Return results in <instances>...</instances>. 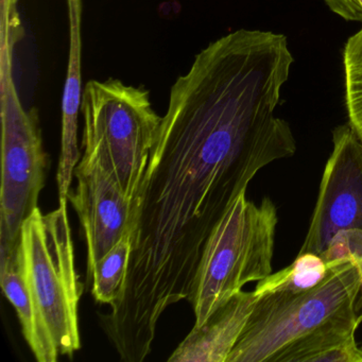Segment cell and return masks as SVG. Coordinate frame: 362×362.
<instances>
[{"label":"cell","instance_id":"6","mask_svg":"<svg viewBox=\"0 0 362 362\" xmlns=\"http://www.w3.org/2000/svg\"><path fill=\"white\" fill-rule=\"evenodd\" d=\"M0 266H4L18 258L23 224L37 209L48 158L39 113L35 107L24 109L12 73L0 74Z\"/></svg>","mask_w":362,"mask_h":362},{"label":"cell","instance_id":"7","mask_svg":"<svg viewBox=\"0 0 362 362\" xmlns=\"http://www.w3.org/2000/svg\"><path fill=\"white\" fill-rule=\"evenodd\" d=\"M349 228L362 230V143L346 124L332 131V151L300 253L322 254L339 230Z\"/></svg>","mask_w":362,"mask_h":362},{"label":"cell","instance_id":"2","mask_svg":"<svg viewBox=\"0 0 362 362\" xmlns=\"http://www.w3.org/2000/svg\"><path fill=\"white\" fill-rule=\"evenodd\" d=\"M18 267L35 308L43 362L81 347L78 304L84 286L75 264L67 202L43 215L37 207L24 222Z\"/></svg>","mask_w":362,"mask_h":362},{"label":"cell","instance_id":"9","mask_svg":"<svg viewBox=\"0 0 362 362\" xmlns=\"http://www.w3.org/2000/svg\"><path fill=\"white\" fill-rule=\"evenodd\" d=\"M258 296L240 291L194 326L168 358L169 362H226L247 326Z\"/></svg>","mask_w":362,"mask_h":362},{"label":"cell","instance_id":"16","mask_svg":"<svg viewBox=\"0 0 362 362\" xmlns=\"http://www.w3.org/2000/svg\"><path fill=\"white\" fill-rule=\"evenodd\" d=\"M18 0H0V73H12L14 47L25 37Z\"/></svg>","mask_w":362,"mask_h":362},{"label":"cell","instance_id":"3","mask_svg":"<svg viewBox=\"0 0 362 362\" xmlns=\"http://www.w3.org/2000/svg\"><path fill=\"white\" fill-rule=\"evenodd\" d=\"M277 209L269 197L259 205L241 194L211 233L189 302L200 326L243 286L272 273Z\"/></svg>","mask_w":362,"mask_h":362},{"label":"cell","instance_id":"1","mask_svg":"<svg viewBox=\"0 0 362 362\" xmlns=\"http://www.w3.org/2000/svg\"><path fill=\"white\" fill-rule=\"evenodd\" d=\"M292 64L274 42L237 30L201 50L171 88L131 200L124 288L101 317L124 361H144L165 310L190 300L211 233L250 182L296 153L274 114Z\"/></svg>","mask_w":362,"mask_h":362},{"label":"cell","instance_id":"10","mask_svg":"<svg viewBox=\"0 0 362 362\" xmlns=\"http://www.w3.org/2000/svg\"><path fill=\"white\" fill-rule=\"evenodd\" d=\"M359 325L351 307L288 345L272 362H362L355 338Z\"/></svg>","mask_w":362,"mask_h":362},{"label":"cell","instance_id":"5","mask_svg":"<svg viewBox=\"0 0 362 362\" xmlns=\"http://www.w3.org/2000/svg\"><path fill=\"white\" fill-rule=\"evenodd\" d=\"M360 286L357 267L340 262L329 266L327 276L313 289L258 296L226 362H272L288 345L355 307Z\"/></svg>","mask_w":362,"mask_h":362},{"label":"cell","instance_id":"11","mask_svg":"<svg viewBox=\"0 0 362 362\" xmlns=\"http://www.w3.org/2000/svg\"><path fill=\"white\" fill-rule=\"evenodd\" d=\"M71 18V44L69 66L62 99V149L59 162L58 182L60 202H69L71 180L80 160L78 147V115L81 110V35L80 16L69 14Z\"/></svg>","mask_w":362,"mask_h":362},{"label":"cell","instance_id":"13","mask_svg":"<svg viewBox=\"0 0 362 362\" xmlns=\"http://www.w3.org/2000/svg\"><path fill=\"white\" fill-rule=\"evenodd\" d=\"M130 254L131 238L128 232L88 271L93 296L97 302L111 306L117 302L126 281Z\"/></svg>","mask_w":362,"mask_h":362},{"label":"cell","instance_id":"15","mask_svg":"<svg viewBox=\"0 0 362 362\" xmlns=\"http://www.w3.org/2000/svg\"><path fill=\"white\" fill-rule=\"evenodd\" d=\"M328 266L351 262L357 267L361 277V286L355 302L356 319L362 323V230L349 228L339 230L328 243L323 253L320 254Z\"/></svg>","mask_w":362,"mask_h":362},{"label":"cell","instance_id":"4","mask_svg":"<svg viewBox=\"0 0 362 362\" xmlns=\"http://www.w3.org/2000/svg\"><path fill=\"white\" fill-rule=\"evenodd\" d=\"M82 149L94 152L132 200L162 117L144 86L118 79L90 80L84 88Z\"/></svg>","mask_w":362,"mask_h":362},{"label":"cell","instance_id":"14","mask_svg":"<svg viewBox=\"0 0 362 362\" xmlns=\"http://www.w3.org/2000/svg\"><path fill=\"white\" fill-rule=\"evenodd\" d=\"M0 284L6 298L11 302L18 313L23 334L33 355L37 361L43 362V346L40 338L35 308L27 289L26 281L18 267V259L0 267Z\"/></svg>","mask_w":362,"mask_h":362},{"label":"cell","instance_id":"8","mask_svg":"<svg viewBox=\"0 0 362 362\" xmlns=\"http://www.w3.org/2000/svg\"><path fill=\"white\" fill-rule=\"evenodd\" d=\"M75 175L78 185L67 199L86 235L90 271L129 232L131 200L94 152H83Z\"/></svg>","mask_w":362,"mask_h":362},{"label":"cell","instance_id":"17","mask_svg":"<svg viewBox=\"0 0 362 362\" xmlns=\"http://www.w3.org/2000/svg\"><path fill=\"white\" fill-rule=\"evenodd\" d=\"M334 13L346 21L362 22V0H324Z\"/></svg>","mask_w":362,"mask_h":362},{"label":"cell","instance_id":"12","mask_svg":"<svg viewBox=\"0 0 362 362\" xmlns=\"http://www.w3.org/2000/svg\"><path fill=\"white\" fill-rule=\"evenodd\" d=\"M329 267L320 254L298 253L291 264L257 281L256 296L275 292H300L313 289L327 276Z\"/></svg>","mask_w":362,"mask_h":362}]
</instances>
